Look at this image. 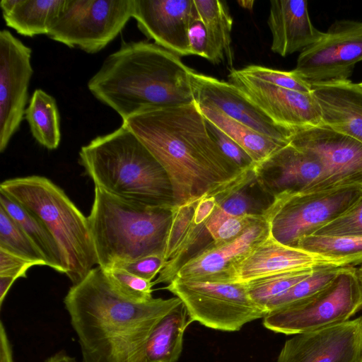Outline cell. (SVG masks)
Returning a JSON list of instances; mask_svg holds the SVG:
<instances>
[{"mask_svg":"<svg viewBox=\"0 0 362 362\" xmlns=\"http://www.w3.org/2000/svg\"><path fill=\"white\" fill-rule=\"evenodd\" d=\"M255 177L260 187L274 197L319 190L325 171L314 155L289 143L257 167Z\"/></svg>","mask_w":362,"mask_h":362,"instance_id":"cell-18","label":"cell"},{"mask_svg":"<svg viewBox=\"0 0 362 362\" xmlns=\"http://www.w3.org/2000/svg\"><path fill=\"white\" fill-rule=\"evenodd\" d=\"M267 24L272 36L271 49L281 57L302 52L325 33L312 23L306 0L271 1Z\"/></svg>","mask_w":362,"mask_h":362,"instance_id":"cell-21","label":"cell"},{"mask_svg":"<svg viewBox=\"0 0 362 362\" xmlns=\"http://www.w3.org/2000/svg\"><path fill=\"white\" fill-rule=\"evenodd\" d=\"M199 18L207 36L206 59L213 64L227 63L233 69L234 54L231 44L233 18L226 1L194 0Z\"/></svg>","mask_w":362,"mask_h":362,"instance_id":"cell-24","label":"cell"},{"mask_svg":"<svg viewBox=\"0 0 362 362\" xmlns=\"http://www.w3.org/2000/svg\"><path fill=\"white\" fill-rule=\"evenodd\" d=\"M0 248L33 262L47 265L44 256L19 225L0 206Z\"/></svg>","mask_w":362,"mask_h":362,"instance_id":"cell-31","label":"cell"},{"mask_svg":"<svg viewBox=\"0 0 362 362\" xmlns=\"http://www.w3.org/2000/svg\"><path fill=\"white\" fill-rule=\"evenodd\" d=\"M122 124L167 173L174 206L206 195L221 199L255 178L253 172L242 170L223 154L195 101L151 107Z\"/></svg>","mask_w":362,"mask_h":362,"instance_id":"cell-1","label":"cell"},{"mask_svg":"<svg viewBox=\"0 0 362 362\" xmlns=\"http://www.w3.org/2000/svg\"><path fill=\"white\" fill-rule=\"evenodd\" d=\"M66 0H1L6 25L25 37L46 35L60 15Z\"/></svg>","mask_w":362,"mask_h":362,"instance_id":"cell-23","label":"cell"},{"mask_svg":"<svg viewBox=\"0 0 362 362\" xmlns=\"http://www.w3.org/2000/svg\"><path fill=\"white\" fill-rule=\"evenodd\" d=\"M197 15L194 0H134L132 18L139 30L180 57L192 55L188 31Z\"/></svg>","mask_w":362,"mask_h":362,"instance_id":"cell-17","label":"cell"},{"mask_svg":"<svg viewBox=\"0 0 362 362\" xmlns=\"http://www.w3.org/2000/svg\"><path fill=\"white\" fill-rule=\"evenodd\" d=\"M192 71L180 56L154 42H123L87 86L124 121L151 107L194 102Z\"/></svg>","mask_w":362,"mask_h":362,"instance_id":"cell-3","label":"cell"},{"mask_svg":"<svg viewBox=\"0 0 362 362\" xmlns=\"http://www.w3.org/2000/svg\"><path fill=\"white\" fill-rule=\"evenodd\" d=\"M192 322L182 303L165 315L148 338V362H177L182 351L185 332Z\"/></svg>","mask_w":362,"mask_h":362,"instance_id":"cell-26","label":"cell"},{"mask_svg":"<svg viewBox=\"0 0 362 362\" xmlns=\"http://www.w3.org/2000/svg\"><path fill=\"white\" fill-rule=\"evenodd\" d=\"M361 60L362 22L340 20L300 52L293 71L310 84L344 81Z\"/></svg>","mask_w":362,"mask_h":362,"instance_id":"cell-11","label":"cell"},{"mask_svg":"<svg viewBox=\"0 0 362 362\" xmlns=\"http://www.w3.org/2000/svg\"><path fill=\"white\" fill-rule=\"evenodd\" d=\"M206 121L210 134L223 154L242 170L254 173L255 164L246 151L212 122Z\"/></svg>","mask_w":362,"mask_h":362,"instance_id":"cell-37","label":"cell"},{"mask_svg":"<svg viewBox=\"0 0 362 362\" xmlns=\"http://www.w3.org/2000/svg\"><path fill=\"white\" fill-rule=\"evenodd\" d=\"M112 290L124 299L145 303L153 299V281L137 276L120 269H103Z\"/></svg>","mask_w":362,"mask_h":362,"instance_id":"cell-33","label":"cell"},{"mask_svg":"<svg viewBox=\"0 0 362 362\" xmlns=\"http://www.w3.org/2000/svg\"><path fill=\"white\" fill-rule=\"evenodd\" d=\"M243 187L233 190L218 201L214 211L230 216L262 214L264 210L259 209L254 199L242 189Z\"/></svg>","mask_w":362,"mask_h":362,"instance_id":"cell-38","label":"cell"},{"mask_svg":"<svg viewBox=\"0 0 362 362\" xmlns=\"http://www.w3.org/2000/svg\"><path fill=\"white\" fill-rule=\"evenodd\" d=\"M356 275L362 289V265L359 268H356Z\"/></svg>","mask_w":362,"mask_h":362,"instance_id":"cell-46","label":"cell"},{"mask_svg":"<svg viewBox=\"0 0 362 362\" xmlns=\"http://www.w3.org/2000/svg\"><path fill=\"white\" fill-rule=\"evenodd\" d=\"M362 354V316L293 335L276 362H357Z\"/></svg>","mask_w":362,"mask_h":362,"instance_id":"cell-15","label":"cell"},{"mask_svg":"<svg viewBox=\"0 0 362 362\" xmlns=\"http://www.w3.org/2000/svg\"><path fill=\"white\" fill-rule=\"evenodd\" d=\"M88 218L98 266L103 269L151 255L165 256L173 206L144 204L95 187Z\"/></svg>","mask_w":362,"mask_h":362,"instance_id":"cell-5","label":"cell"},{"mask_svg":"<svg viewBox=\"0 0 362 362\" xmlns=\"http://www.w3.org/2000/svg\"><path fill=\"white\" fill-rule=\"evenodd\" d=\"M313 235H362V197L346 212L320 228Z\"/></svg>","mask_w":362,"mask_h":362,"instance_id":"cell-36","label":"cell"},{"mask_svg":"<svg viewBox=\"0 0 362 362\" xmlns=\"http://www.w3.org/2000/svg\"><path fill=\"white\" fill-rule=\"evenodd\" d=\"M261 216L262 214L230 216L214 211L205 223V229L213 239L212 243L218 245L237 238Z\"/></svg>","mask_w":362,"mask_h":362,"instance_id":"cell-34","label":"cell"},{"mask_svg":"<svg viewBox=\"0 0 362 362\" xmlns=\"http://www.w3.org/2000/svg\"><path fill=\"white\" fill-rule=\"evenodd\" d=\"M290 144L314 155L324 166L320 189L362 185V143L358 140L320 126L296 130Z\"/></svg>","mask_w":362,"mask_h":362,"instance_id":"cell-13","label":"cell"},{"mask_svg":"<svg viewBox=\"0 0 362 362\" xmlns=\"http://www.w3.org/2000/svg\"><path fill=\"white\" fill-rule=\"evenodd\" d=\"M44 362H78L75 357L66 353L64 351H58L49 357Z\"/></svg>","mask_w":362,"mask_h":362,"instance_id":"cell-44","label":"cell"},{"mask_svg":"<svg viewBox=\"0 0 362 362\" xmlns=\"http://www.w3.org/2000/svg\"><path fill=\"white\" fill-rule=\"evenodd\" d=\"M188 40L192 55H197L206 59L207 50V36L205 27L199 18L198 14L192 21Z\"/></svg>","mask_w":362,"mask_h":362,"instance_id":"cell-41","label":"cell"},{"mask_svg":"<svg viewBox=\"0 0 362 362\" xmlns=\"http://www.w3.org/2000/svg\"><path fill=\"white\" fill-rule=\"evenodd\" d=\"M0 206L19 225L46 259L47 266L66 273L60 250L45 226L33 214L0 192Z\"/></svg>","mask_w":362,"mask_h":362,"instance_id":"cell-27","label":"cell"},{"mask_svg":"<svg viewBox=\"0 0 362 362\" xmlns=\"http://www.w3.org/2000/svg\"><path fill=\"white\" fill-rule=\"evenodd\" d=\"M35 263L24 259L0 248V276H8L17 279L25 278L27 271Z\"/></svg>","mask_w":362,"mask_h":362,"instance_id":"cell-40","label":"cell"},{"mask_svg":"<svg viewBox=\"0 0 362 362\" xmlns=\"http://www.w3.org/2000/svg\"><path fill=\"white\" fill-rule=\"evenodd\" d=\"M241 71L255 78L270 84L303 93H311V85L298 76L293 71L276 70L263 66L249 65Z\"/></svg>","mask_w":362,"mask_h":362,"instance_id":"cell-35","label":"cell"},{"mask_svg":"<svg viewBox=\"0 0 362 362\" xmlns=\"http://www.w3.org/2000/svg\"><path fill=\"white\" fill-rule=\"evenodd\" d=\"M134 0H66L47 36L89 54L104 49L132 18Z\"/></svg>","mask_w":362,"mask_h":362,"instance_id":"cell-10","label":"cell"},{"mask_svg":"<svg viewBox=\"0 0 362 362\" xmlns=\"http://www.w3.org/2000/svg\"><path fill=\"white\" fill-rule=\"evenodd\" d=\"M361 197V185L276 196L262 215L276 240L297 247L302 238L337 218Z\"/></svg>","mask_w":362,"mask_h":362,"instance_id":"cell-7","label":"cell"},{"mask_svg":"<svg viewBox=\"0 0 362 362\" xmlns=\"http://www.w3.org/2000/svg\"><path fill=\"white\" fill-rule=\"evenodd\" d=\"M197 105L206 119L212 122L246 151L255 163V168L288 144L256 132L213 105Z\"/></svg>","mask_w":362,"mask_h":362,"instance_id":"cell-25","label":"cell"},{"mask_svg":"<svg viewBox=\"0 0 362 362\" xmlns=\"http://www.w3.org/2000/svg\"><path fill=\"white\" fill-rule=\"evenodd\" d=\"M238 3L240 6L251 10L253 7L254 1H238Z\"/></svg>","mask_w":362,"mask_h":362,"instance_id":"cell-45","label":"cell"},{"mask_svg":"<svg viewBox=\"0 0 362 362\" xmlns=\"http://www.w3.org/2000/svg\"><path fill=\"white\" fill-rule=\"evenodd\" d=\"M163 288L181 300L192 322L213 329L238 331L267 315L251 299L245 284L174 278Z\"/></svg>","mask_w":362,"mask_h":362,"instance_id":"cell-9","label":"cell"},{"mask_svg":"<svg viewBox=\"0 0 362 362\" xmlns=\"http://www.w3.org/2000/svg\"><path fill=\"white\" fill-rule=\"evenodd\" d=\"M25 118L36 141L48 150L59 147L60 116L56 100L40 88L36 89L25 111Z\"/></svg>","mask_w":362,"mask_h":362,"instance_id":"cell-28","label":"cell"},{"mask_svg":"<svg viewBox=\"0 0 362 362\" xmlns=\"http://www.w3.org/2000/svg\"><path fill=\"white\" fill-rule=\"evenodd\" d=\"M167 261L164 255L156 254L141 257L133 262L119 264L113 268L122 269L152 281L156 276L163 269Z\"/></svg>","mask_w":362,"mask_h":362,"instance_id":"cell-39","label":"cell"},{"mask_svg":"<svg viewBox=\"0 0 362 362\" xmlns=\"http://www.w3.org/2000/svg\"><path fill=\"white\" fill-rule=\"evenodd\" d=\"M229 82L274 122L296 131L324 126L321 110L311 93L279 87L231 69Z\"/></svg>","mask_w":362,"mask_h":362,"instance_id":"cell-14","label":"cell"},{"mask_svg":"<svg viewBox=\"0 0 362 362\" xmlns=\"http://www.w3.org/2000/svg\"><path fill=\"white\" fill-rule=\"evenodd\" d=\"M361 308L356 268L347 266L313 296L269 312L263 325L276 333L295 335L346 322Z\"/></svg>","mask_w":362,"mask_h":362,"instance_id":"cell-8","label":"cell"},{"mask_svg":"<svg viewBox=\"0 0 362 362\" xmlns=\"http://www.w3.org/2000/svg\"><path fill=\"white\" fill-rule=\"evenodd\" d=\"M0 192L45 226L60 250L65 274L73 285L98 264L88 217L52 181L39 175L15 177L1 182Z\"/></svg>","mask_w":362,"mask_h":362,"instance_id":"cell-6","label":"cell"},{"mask_svg":"<svg viewBox=\"0 0 362 362\" xmlns=\"http://www.w3.org/2000/svg\"><path fill=\"white\" fill-rule=\"evenodd\" d=\"M16 279L8 276H0V306L2 307L4 300Z\"/></svg>","mask_w":362,"mask_h":362,"instance_id":"cell-43","label":"cell"},{"mask_svg":"<svg viewBox=\"0 0 362 362\" xmlns=\"http://www.w3.org/2000/svg\"><path fill=\"white\" fill-rule=\"evenodd\" d=\"M315 269L291 271L255 280L245 284L251 299L267 314V308L272 300L308 277Z\"/></svg>","mask_w":362,"mask_h":362,"instance_id":"cell-30","label":"cell"},{"mask_svg":"<svg viewBox=\"0 0 362 362\" xmlns=\"http://www.w3.org/2000/svg\"><path fill=\"white\" fill-rule=\"evenodd\" d=\"M357 362H362V354Z\"/></svg>","mask_w":362,"mask_h":362,"instance_id":"cell-47","label":"cell"},{"mask_svg":"<svg viewBox=\"0 0 362 362\" xmlns=\"http://www.w3.org/2000/svg\"><path fill=\"white\" fill-rule=\"evenodd\" d=\"M79 163L95 187L151 206H174L169 177L125 125L91 140L79 151Z\"/></svg>","mask_w":362,"mask_h":362,"instance_id":"cell-4","label":"cell"},{"mask_svg":"<svg viewBox=\"0 0 362 362\" xmlns=\"http://www.w3.org/2000/svg\"><path fill=\"white\" fill-rule=\"evenodd\" d=\"M311 85L323 125L362 143V86L350 80Z\"/></svg>","mask_w":362,"mask_h":362,"instance_id":"cell-22","label":"cell"},{"mask_svg":"<svg viewBox=\"0 0 362 362\" xmlns=\"http://www.w3.org/2000/svg\"><path fill=\"white\" fill-rule=\"evenodd\" d=\"M269 231V225L262 214L257 221L237 238L218 245L212 243L211 246L185 261L174 278L219 281L231 264L265 238Z\"/></svg>","mask_w":362,"mask_h":362,"instance_id":"cell-20","label":"cell"},{"mask_svg":"<svg viewBox=\"0 0 362 362\" xmlns=\"http://www.w3.org/2000/svg\"><path fill=\"white\" fill-rule=\"evenodd\" d=\"M360 85L362 86V82H361V83H360Z\"/></svg>","mask_w":362,"mask_h":362,"instance_id":"cell-48","label":"cell"},{"mask_svg":"<svg viewBox=\"0 0 362 362\" xmlns=\"http://www.w3.org/2000/svg\"><path fill=\"white\" fill-rule=\"evenodd\" d=\"M340 267L335 262L298 247L284 245L271 232L230 266L217 281L247 284L294 270Z\"/></svg>","mask_w":362,"mask_h":362,"instance_id":"cell-16","label":"cell"},{"mask_svg":"<svg viewBox=\"0 0 362 362\" xmlns=\"http://www.w3.org/2000/svg\"><path fill=\"white\" fill-rule=\"evenodd\" d=\"M189 80L197 103L213 105L262 134L290 143L295 131L274 122L233 83L194 70L189 74Z\"/></svg>","mask_w":362,"mask_h":362,"instance_id":"cell-19","label":"cell"},{"mask_svg":"<svg viewBox=\"0 0 362 362\" xmlns=\"http://www.w3.org/2000/svg\"><path fill=\"white\" fill-rule=\"evenodd\" d=\"M344 267H323L316 268L308 277L272 300L267 305V313L313 296L328 285Z\"/></svg>","mask_w":362,"mask_h":362,"instance_id":"cell-32","label":"cell"},{"mask_svg":"<svg viewBox=\"0 0 362 362\" xmlns=\"http://www.w3.org/2000/svg\"><path fill=\"white\" fill-rule=\"evenodd\" d=\"M297 247L340 267L362 264V235H311L302 238Z\"/></svg>","mask_w":362,"mask_h":362,"instance_id":"cell-29","label":"cell"},{"mask_svg":"<svg viewBox=\"0 0 362 362\" xmlns=\"http://www.w3.org/2000/svg\"><path fill=\"white\" fill-rule=\"evenodd\" d=\"M0 362H14L12 346L2 321L0 322Z\"/></svg>","mask_w":362,"mask_h":362,"instance_id":"cell-42","label":"cell"},{"mask_svg":"<svg viewBox=\"0 0 362 362\" xmlns=\"http://www.w3.org/2000/svg\"><path fill=\"white\" fill-rule=\"evenodd\" d=\"M180 303L176 296L145 303L127 300L112 290L99 266L74 284L64 298L81 362H148L151 332Z\"/></svg>","mask_w":362,"mask_h":362,"instance_id":"cell-2","label":"cell"},{"mask_svg":"<svg viewBox=\"0 0 362 362\" xmlns=\"http://www.w3.org/2000/svg\"><path fill=\"white\" fill-rule=\"evenodd\" d=\"M32 49L6 29L0 32V152L25 116L33 69Z\"/></svg>","mask_w":362,"mask_h":362,"instance_id":"cell-12","label":"cell"}]
</instances>
